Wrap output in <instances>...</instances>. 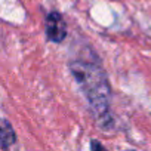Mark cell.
<instances>
[{"mask_svg": "<svg viewBox=\"0 0 151 151\" xmlns=\"http://www.w3.org/2000/svg\"><path fill=\"white\" fill-rule=\"evenodd\" d=\"M70 71L73 77L80 85L85 96L88 98L95 117L108 124L110 116V98L111 89L108 85L107 74L102 68L101 61L93 55L89 58H77L70 62Z\"/></svg>", "mask_w": 151, "mask_h": 151, "instance_id": "obj_1", "label": "cell"}, {"mask_svg": "<svg viewBox=\"0 0 151 151\" xmlns=\"http://www.w3.org/2000/svg\"><path fill=\"white\" fill-rule=\"evenodd\" d=\"M46 37L49 42L61 43L67 37V24L62 15L56 11H52L46 17Z\"/></svg>", "mask_w": 151, "mask_h": 151, "instance_id": "obj_2", "label": "cell"}, {"mask_svg": "<svg viewBox=\"0 0 151 151\" xmlns=\"http://www.w3.org/2000/svg\"><path fill=\"white\" fill-rule=\"evenodd\" d=\"M15 142H17V135L12 124L6 119H0V148L8 151L11 150V147L15 145Z\"/></svg>", "mask_w": 151, "mask_h": 151, "instance_id": "obj_3", "label": "cell"}, {"mask_svg": "<svg viewBox=\"0 0 151 151\" xmlns=\"http://www.w3.org/2000/svg\"><path fill=\"white\" fill-rule=\"evenodd\" d=\"M91 150L92 151H108L99 141H96V139H92L91 141Z\"/></svg>", "mask_w": 151, "mask_h": 151, "instance_id": "obj_4", "label": "cell"}, {"mask_svg": "<svg viewBox=\"0 0 151 151\" xmlns=\"http://www.w3.org/2000/svg\"><path fill=\"white\" fill-rule=\"evenodd\" d=\"M127 151H135V150H127Z\"/></svg>", "mask_w": 151, "mask_h": 151, "instance_id": "obj_5", "label": "cell"}]
</instances>
